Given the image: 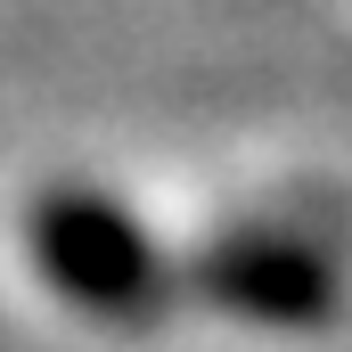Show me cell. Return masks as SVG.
Instances as JSON below:
<instances>
[{
  "mask_svg": "<svg viewBox=\"0 0 352 352\" xmlns=\"http://www.w3.org/2000/svg\"><path fill=\"white\" fill-rule=\"evenodd\" d=\"M41 246H50L58 278H66L74 295H90V303H131L140 278H148L131 221L107 213V205H82V197H66V205L41 213Z\"/></svg>",
  "mask_w": 352,
  "mask_h": 352,
  "instance_id": "1",
  "label": "cell"
}]
</instances>
